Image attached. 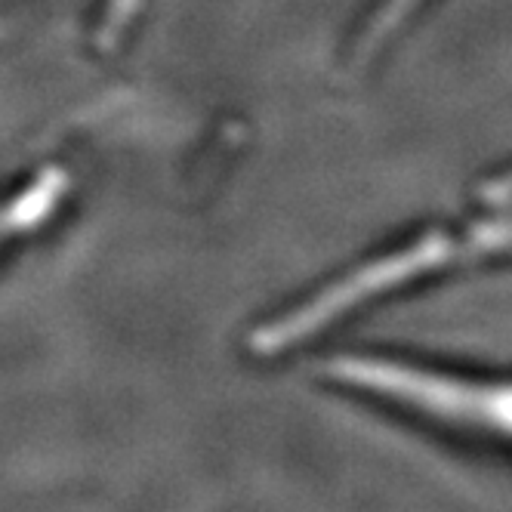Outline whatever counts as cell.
Masks as SVG:
<instances>
[{
  "label": "cell",
  "instance_id": "1",
  "mask_svg": "<svg viewBox=\"0 0 512 512\" xmlns=\"http://www.w3.org/2000/svg\"><path fill=\"white\" fill-rule=\"evenodd\" d=\"M337 374L383 398L423 408L429 411L426 417H438L448 426L482 432L491 435V442L512 445V383L463 380L423 368H405L401 361L374 358L346 361V368L340 364Z\"/></svg>",
  "mask_w": 512,
  "mask_h": 512
}]
</instances>
